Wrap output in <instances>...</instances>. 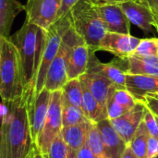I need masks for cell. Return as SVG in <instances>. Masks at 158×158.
<instances>
[{"label": "cell", "mask_w": 158, "mask_h": 158, "mask_svg": "<svg viewBox=\"0 0 158 158\" xmlns=\"http://www.w3.org/2000/svg\"><path fill=\"white\" fill-rule=\"evenodd\" d=\"M91 1L95 6H100V5H106V4H121L131 0H91ZM135 1H140V0H135Z\"/></svg>", "instance_id": "8d00e7d4"}, {"label": "cell", "mask_w": 158, "mask_h": 158, "mask_svg": "<svg viewBox=\"0 0 158 158\" xmlns=\"http://www.w3.org/2000/svg\"><path fill=\"white\" fill-rule=\"evenodd\" d=\"M46 33L47 31L25 21L19 31L8 37L16 46L19 56L26 92L34 93L36 74L42 58Z\"/></svg>", "instance_id": "7a4b0ae2"}, {"label": "cell", "mask_w": 158, "mask_h": 158, "mask_svg": "<svg viewBox=\"0 0 158 158\" xmlns=\"http://www.w3.org/2000/svg\"><path fill=\"white\" fill-rule=\"evenodd\" d=\"M79 0H62V4H61V7L59 9L58 12V16H57V20L61 18H64L65 16L68 15V13L69 12V10L72 8V6L78 2Z\"/></svg>", "instance_id": "e575fe53"}, {"label": "cell", "mask_w": 158, "mask_h": 158, "mask_svg": "<svg viewBox=\"0 0 158 158\" xmlns=\"http://www.w3.org/2000/svg\"><path fill=\"white\" fill-rule=\"evenodd\" d=\"M26 93L19 56L9 38L2 37L0 50V97L3 102L21 98Z\"/></svg>", "instance_id": "3957f363"}, {"label": "cell", "mask_w": 158, "mask_h": 158, "mask_svg": "<svg viewBox=\"0 0 158 158\" xmlns=\"http://www.w3.org/2000/svg\"><path fill=\"white\" fill-rule=\"evenodd\" d=\"M80 36L75 32L71 24L69 28L65 32L60 47L55 58L51 62L49 69L46 73L44 88L49 92H55L62 90L68 80L67 74V59L68 54L71 44L79 38Z\"/></svg>", "instance_id": "8992f818"}, {"label": "cell", "mask_w": 158, "mask_h": 158, "mask_svg": "<svg viewBox=\"0 0 158 158\" xmlns=\"http://www.w3.org/2000/svg\"><path fill=\"white\" fill-rule=\"evenodd\" d=\"M151 95H153V96H155V97L158 98V93H156V94H151Z\"/></svg>", "instance_id": "b9f144b4"}, {"label": "cell", "mask_w": 158, "mask_h": 158, "mask_svg": "<svg viewBox=\"0 0 158 158\" xmlns=\"http://www.w3.org/2000/svg\"><path fill=\"white\" fill-rule=\"evenodd\" d=\"M44 158H48L47 155H44Z\"/></svg>", "instance_id": "ee69618b"}, {"label": "cell", "mask_w": 158, "mask_h": 158, "mask_svg": "<svg viewBox=\"0 0 158 158\" xmlns=\"http://www.w3.org/2000/svg\"><path fill=\"white\" fill-rule=\"evenodd\" d=\"M126 90L136 101L143 102L145 95L158 93V76L126 74Z\"/></svg>", "instance_id": "e0dca14e"}, {"label": "cell", "mask_w": 158, "mask_h": 158, "mask_svg": "<svg viewBox=\"0 0 158 158\" xmlns=\"http://www.w3.org/2000/svg\"><path fill=\"white\" fill-rule=\"evenodd\" d=\"M80 78L84 81L102 109L107 115V102L117 88L106 77L97 72L87 70Z\"/></svg>", "instance_id": "5bb4252c"}, {"label": "cell", "mask_w": 158, "mask_h": 158, "mask_svg": "<svg viewBox=\"0 0 158 158\" xmlns=\"http://www.w3.org/2000/svg\"><path fill=\"white\" fill-rule=\"evenodd\" d=\"M50 96L51 92L46 89H43L37 94H31L29 98L28 115L31 133L35 144L44 125L50 102Z\"/></svg>", "instance_id": "9c48e42d"}, {"label": "cell", "mask_w": 158, "mask_h": 158, "mask_svg": "<svg viewBox=\"0 0 158 158\" xmlns=\"http://www.w3.org/2000/svg\"><path fill=\"white\" fill-rule=\"evenodd\" d=\"M91 121L84 115L81 107H78L62 102V124L63 127L78 125Z\"/></svg>", "instance_id": "484cf974"}, {"label": "cell", "mask_w": 158, "mask_h": 158, "mask_svg": "<svg viewBox=\"0 0 158 158\" xmlns=\"http://www.w3.org/2000/svg\"><path fill=\"white\" fill-rule=\"evenodd\" d=\"M25 11V5L18 0H0V37L8 38L16 17Z\"/></svg>", "instance_id": "ffe728a7"}, {"label": "cell", "mask_w": 158, "mask_h": 158, "mask_svg": "<svg viewBox=\"0 0 158 158\" xmlns=\"http://www.w3.org/2000/svg\"><path fill=\"white\" fill-rule=\"evenodd\" d=\"M118 5L124 11L131 23L136 25L145 33H150L153 31L152 29L155 27V20L151 11L143 3L131 0Z\"/></svg>", "instance_id": "2e32d148"}, {"label": "cell", "mask_w": 158, "mask_h": 158, "mask_svg": "<svg viewBox=\"0 0 158 158\" xmlns=\"http://www.w3.org/2000/svg\"><path fill=\"white\" fill-rule=\"evenodd\" d=\"M143 122L147 128L149 134L153 137L158 138V124L155 115L147 108L143 117Z\"/></svg>", "instance_id": "4dcf8cb0"}, {"label": "cell", "mask_w": 158, "mask_h": 158, "mask_svg": "<svg viewBox=\"0 0 158 158\" xmlns=\"http://www.w3.org/2000/svg\"><path fill=\"white\" fill-rule=\"evenodd\" d=\"M62 128V90H58L51 93L44 125L35 144L43 155L48 154L52 142L61 133Z\"/></svg>", "instance_id": "52a82bcc"}, {"label": "cell", "mask_w": 158, "mask_h": 158, "mask_svg": "<svg viewBox=\"0 0 158 158\" xmlns=\"http://www.w3.org/2000/svg\"><path fill=\"white\" fill-rule=\"evenodd\" d=\"M62 102L81 107L82 89L80 78L69 80L62 88Z\"/></svg>", "instance_id": "603a6c76"}, {"label": "cell", "mask_w": 158, "mask_h": 158, "mask_svg": "<svg viewBox=\"0 0 158 158\" xmlns=\"http://www.w3.org/2000/svg\"><path fill=\"white\" fill-rule=\"evenodd\" d=\"M91 122L92 121H88L85 123L62 128L61 135L69 148L78 152L86 144L88 131Z\"/></svg>", "instance_id": "44dd1931"}, {"label": "cell", "mask_w": 158, "mask_h": 158, "mask_svg": "<svg viewBox=\"0 0 158 158\" xmlns=\"http://www.w3.org/2000/svg\"><path fill=\"white\" fill-rule=\"evenodd\" d=\"M69 153V146L64 141L61 133L58 134L52 142L47 156L48 158H67Z\"/></svg>", "instance_id": "83f0119b"}, {"label": "cell", "mask_w": 158, "mask_h": 158, "mask_svg": "<svg viewBox=\"0 0 158 158\" xmlns=\"http://www.w3.org/2000/svg\"><path fill=\"white\" fill-rule=\"evenodd\" d=\"M121 158H139L134 153L133 151L131 149V147L129 145H127L126 149L124 150L122 156H121Z\"/></svg>", "instance_id": "74e56055"}, {"label": "cell", "mask_w": 158, "mask_h": 158, "mask_svg": "<svg viewBox=\"0 0 158 158\" xmlns=\"http://www.w3.org/2000/svg\"><path fill=\"white\" fill-rule=\"evenodd\" d=\"M31 158H44V155L38 150V148L37 147H35V149H34V152H33V154H32V156Z\"/></svg>", "instance_id": "ab89813d"}, {"label": "cell", "mask_w": 158, "mask_h": 158, "mask_svg": "<svg viewBox=\"0 0 158 158\" xmlns=\"http://www.w3.org/2000/svg\"><path fill=\"white\" fill-rule=\"evenodd\" d=\"M111 97L115 102L129 110L132 109L138 102L126 89H116Z\"/></svg>", "instance_id": "f1b7e54d"}, {"label": "cell", "mask_w": 158, "mask_h": 158, "mask_svg": "<svg viewBox=\"0 0 158 158\" xmlns=\"http://www.w3.org/2000/svg\"><path fill=\"white\" fill-rule=\"evenodd\" d=\"M77 158H95L89 147L85 144L77 152Z\"/></svg>", "instance_id": "d590c367"}, {"label": "cell", "mask_w": 158, "mask_h": 158, "mask_svg": "<svg viewBox=\"0 0 158 158\" xmlns=\"http://www.w3.org/2000/svg\"><path fill=\"white\" fill-rule=\"evenodd\" d=\"M157 56H158V55H157Z\"/></svg>", "instance_id": "bcb514c9"}, {"label": "cell", "mask_w": 158, "mask_h": 158, "mask_svg": "<svg viewBox=\"0 0 158 158\" xmlns=\"http://www.w3.org/2000/svg\"><path fill=\"white\" fill-rule=\"evenodd\" d=\"M96 124L102 136L106 156L108 158H121L128 144L113 128L110 120L106 118Z\"/></svg>", "instance_id": "ac0fdd59"}, {"label": "cell", "mask_w": 158, "mask_h": 158, "mask_svg": "<svg viewBox=\"0 0 158 158\" xmlns=\"http://www.w3.org/2000/svg\"><path fill=\"white\" fill-rule=\"evenodd\" d=\"M140 2L143 3L151 11L155 20V28L158 31V0H140Z\"/></svg>", "instance_id": "d6a6232c"}, {"label": "cell", "mask_w": 158, "mask_h": 158, "mask_svg": "<svg viewBox=\"0 0 158 158\" xmlns=\"http://www.w3.org/2000/svg\"><path fill=\"white\" fill-rule=\"evenodd\" d=\"M150 134L147 131V128L143 122L140 124L139 128L137 129L135 134L133 135L131 142L128 145L133 151V153L139 158H146L147 155V142Z\"/></svg>", "instance_id": "cb8c5ba5"}, {"label": "cell", "mask_w": 158, "mask_h": 158, "mask_svg": "<svg viewBox=\"0 0 158 158\" xmlns=\"http://www.w3.org/2000/svg\"><path fill=\"white\" fill-rule=\"evenodd\" d=\"M91 54L89 46L81 37L71 44L67 59L68 80L80 78L87 71Z\"/></svg>", "instance_id": "4fadbf2b"}, {"label": "cell", "mask_w": 158, "mask_h": 158, "mask_svg": "<svg viewBox=\"0 0 158 158\" xmlns=\"http://www.w3.org/2000/svg\"><path fill=\"white\" fill-rule=\"evenodd\" d=\"M1 41H2V37H0V50H1Z\"/></svg>", "instance_id": "7bdbcfd3"}, {"label": "cell", "mask_w": 158, "mask_h": 158, "mask_svg": "<svg viewBox=\"0 0 158 158\" xmlns=\"http://www.w3.org/2000/svg\"><path fill=\"white\" fill-rule=\"evenodd\" d=\"M132 55V54H131ZM136 56H157L158 55V38L141 39L139 44L133 52Z\"/></svg>", "instance_id": "4316f807"}, {"label": "cell", "mask_w": 158, "mask_h": 158, "mask_svg": "<svg viewBox=\"0 0 158 158\" xmlns=\"http://www.w3.org/2000/svg\"><path fill=\"white\" fill-rule=\"evenodd\" d=\"M156 117V116H155ZM156 122H157V124H158V118L157 117H156Z\"/></svg>", "instance_id": "f6af8a7d"}, {"label": "cell", "mask_w": 158, "mask_h": 158, "mask_svg": "<svg viewBox=\"0 0 158 158\" xmlns=\"http://www.w3.org/2000/svg\"><path fill=\"white\" fill-rule=\"evenodd\" d=\"M33 92L15 101L3 102L6 113L0 123V158H31L33 143L28 115L29 98Z\"/></svg>", "instance_id": "6da1fadb"}, {"label": "cell", "mask_w": 158, "mask_h": 158, "mask_svg": "<svg viewBox=\"0 0 158 158\" xmlns=\"http://www.w3.org/2000/svg\"><path fill=\"white\" fill-rule=\"evenodd\" d=\"M67 158H77V152L69 148V153H68V157Z\"/></svg>", "instance_id": "60d3db41"}, {"label": "cell", "mask_w": 158, "mask_h": 158, "mask_svg": "<svg viewBox=\"0 0 158 158\" xmlns=\"http://www.w3.org/2000/svg\"><path fill=\"white\" fill-rule=\"evenodd\" d=\"M106 108H107V118L109 120H113L115 118H118L125 115L126 113H128L130 111L129 109L123 107L122 106H120L119 104L115 102L112 99V97L109 98V100L107 102V107Z\"/></svg>", "instance_id": "f546056e"}, {"label": "cell", "mask_w": 158, "mask_h": 158, "mask_svg": "<svg viewBox=\"0 0 158 158\" xmlns=\"http://www.w3.org/2000/svg\"><path fill=\"white\" fill-rule=\"evenodd\" d=\"M143 103L156 117L158 118V98L151 94H147L144 96Z\"/></svg>", "instance_id": "836d02e7"}, {"label": "cell", "mask_w": 158, "mask_h": 158, "mask_svg": "<svg viewBox=\"0 0 158 158\" xmlns=\"http://www.w3.org/2000/svg\"><path fill=\"white\" fill-rule=\"evenodd\" d=\"M81 80V78H80ZM81 82V89H82V102H81V109L84 112L86 118L91 120L92 122L98 123L104 119L107 118V115L100 106L99 103L96 101L94 96L92 94L86 84L82 80Z\"/></svg>", "instance_id": "7402d4cb"}, {"label": "cell", "mask_w": 158, "mask_h": 158, "mask_svg": "<svg viewBox=\"0 0 158 158\" xmlns=\"http://www.w3.org/2000/svg\"><path fill=\"white\" fill-rule=\"evenodd\" d=\"M158 156V138L149 136L147 142L146 158H156Z\"/></svg>", "instance_id": "1f68e13d"}, {"label": "cell", "mask_w": 158, "mask_h": 158, "mask_svg": "<svg viewBox=\"0 0 158 158\" xmlns=\"http://www.w3.org/2000/svg\"><path fill=\"white\" fill-rule=\"evenodd\" d=\"M87 70L104 75L117 89H126V62L124 58L118 57L109 63H102L95 56V53L92 52Z\"/></svg>", "instance_id": "8fae6325"}, {"label": "cell", "mask_w": 158, "mask_h": 158, "mask_svg": "<svg viewBox=\"0 0 158 158\" xmlns=\"http://www.w3.org/2000/svg\"><path fill=\"white\" fill-rule=\"evenodd\" d=\"M71 27L92 52L98 51L106 29L96 6L91 0H79L68 13Z\"/></svg>", "instance_id": "277c9868"}, {"label": "cell", "mask_w": 158, "mask_h": 158, "mask_svg": "<svg viewBox=\"0 0 158 158\" xmlns=\"http://www.w3.org/2000/svg\"><path fill=\"white\" fill-rule=\"evenodd\" d=\"M86 145L92 151L95 158H108L105 151L101 133L99 131L97 124L94 122H91L90 124Z\"/></svg>", "instance_id": "d4e9b609"}, {"label": "cell", "mask_w": 158, "mask_h": 158, "mask_svg": "<svg viewBox=\"0 0 158 158\" xmlns=\"http://www.w3.org/2000/svg\"><path fill=\"white\" fill-rule=\"evenodd\" d=\"M70 26V20L69 15L56 20L47 31L45 44L43 50L42 58L38 68V71L35 79L34 85V94H39L44 88V82L46 78V73L49 66L60 47L63 36L67 30Z\"/></svg>", "instance_id": "5b68a950"}, {"label": "cell", "mask_w": 158, "mask_h": 158, "mask_svg": "<svg viewBox=\"0 0 158 158\" xmlns=\"http://www.w3.org/2000/svg\"><path fill=\"white\" fill-rule=\"evenodd\" d=\"M126 74L158 76V56L131 55L124 57Z\"/></svg>", "instance_id": "d6986e66"}, {"label": "cell", "mask_w": 158, "mask_h": 158, "mask_svg": "<svg viewBox=\"0 0 158 158\" xmlns=\"http://www.w3.org/2000/svg\"><path fill=\"white\" fill-rule=\"evenodd\" d=\"M6 113V104L2 103V104H0V123H1Z\"/></svg>", "instance_id": "f35d334b"}, {"label": "cell", "mask_w": 158, "mask_h": 158, "mask_svg": "<svg viewBox=\"0 0 158 158\" xmlns=\"http://www.w3.org/2000/svg\"><path fill=\"white\" fill-rule=\"evenodd\" d=\"M146 109L147 107L145 105L143 102L138 101L136 106L128 113L118 118L110 120L113 128L127 144L131 142L140 124L143 120Z\"/></svg>", "instance_id": "7c38bea8"}, {"label": "cell", "mask_w": 158, "mask_h": 158, "mask_svg": "<svg viewBox=\"0 0 158 158\" xmlns=\"http://www.w3.org/2000/svg\"><path fill=\"white\" fill-rule=\"evenodd\" d=\"M62 0H27L25 21L48 31L57 20Z\"/></svg>", "instance_id": "ba28073f"}, {"label": "cell", "mask_w": 158, "mask_h": 158, "mask_svg": "<svg viewBox=\"0 0 158 158\" xmlns=\"http://www.w3.org/2000/svg\"><path fill=\"white\" fill-rule=\"evenodd\" d=\"M106 31L117 33H131V22L118 4L96 6Z\"/></svg>", "instance_id": "9a60e30c"}, {"label": "cell", "mask_w": 158, "mask_h": 158, "mask_svg": "<svg viewBox=\"0 0 158 158\" xmlns=\"http://www.w3.org/2000/svg\"><path fill=\"white\" fill-rule=\"evenodd\" d=\"M141 39L129 34L109 32L106 31L101 43L98 50H103L114 54L116 56L122 58L133 54Z\"/></svg>", "instance_id": "30bf717a"}]
</instances>
